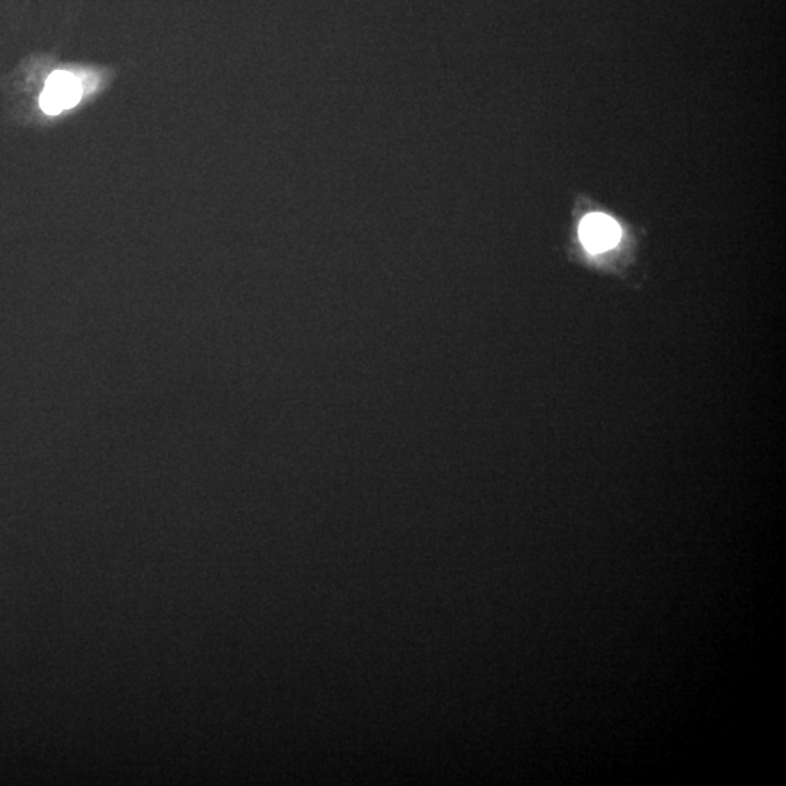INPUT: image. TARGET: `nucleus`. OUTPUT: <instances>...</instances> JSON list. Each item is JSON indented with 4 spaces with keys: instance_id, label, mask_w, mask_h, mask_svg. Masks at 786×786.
<instances>
[{
    "instance_id": "obj_1",
    "label": "nucleus",
    "mask_w": 786,
    "mask_h": 786,
    "mask_svg": "<svg viewBox=\"0 0 786 786\" xmlns=\"http://www.w3.org/2000/svg\"><path fill=\"white\" fill-rule=\"evenodd\" d=\"M82 88L78 79L67 72H56L50 76L41 94V110L46 114L56 115L75 107L81 99Z\"/></svg>"
},
{
    "instance_id": "obj_2",
    "label": "nucleus",
    "mask_w": 786,
    "mask_h": 786,
    "mask_svg": "<svg viewBox=\"0 0 786 786\" xmlns=\"http://www.w3.org/2000/svg\"><path fill=\"white\" fill-rule=\"evenodd\" d=\"M580 239L593 254L609 251L618 245L621 229L612 217L602 213L589 214L580 225Z\"/></svg>"
}]
</instances>
